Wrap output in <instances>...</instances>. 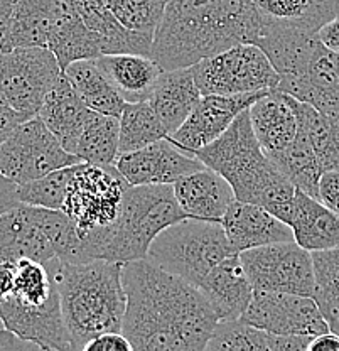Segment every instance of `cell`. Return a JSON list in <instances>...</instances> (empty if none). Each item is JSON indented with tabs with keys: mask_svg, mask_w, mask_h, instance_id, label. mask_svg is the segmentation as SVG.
<instances>
[{
	"mask_svg": "<svg viewBox=\"0 0 339 351\" xmlns=\"http://www.w3.org/2000/svg\"><path fill=\"white\" fill-rule=\"evenodd\" d=\"M127 309L122 332L134 351H201L218 314L198 285L160 269L149 258L122 267Z\"/></svg>",
	"mask_w": 339,
	"mask_h": 351,
	"instance_id": "cell-1",
	"label": "cell"
},
{
	"mask_svg": "<svg viewBox=\"0 0 339 351\" xmlns=\"http://www.w3.org/2000/svg\"><path fill=\"white\" fill-rule=\"evenodd\" d=\"M260 19L251 0H169L151 47L162 69L189 68L240 43H255Z\"/></svg>",
	"mask_w": 339,
	"mask_h": 351,
	"instance_id": "cell-2",
	"label": "cell"
},
{
	"mask_svg": "<svg viewBox=\"0 0 339 351\" xmlns=\"http://www.w3.org/2000/svg\"><path fill=\"white\" fill-rule=\"evenodd\" d=\"M231 184L235 197L260 204L289 223L295 186L280 173L255 135L250 110H243L221 137L192 152Z\"/></svg>",
	"mask_w": 339,
	"mask_h": 351,
	"instance_id": "cell-3",
	"label": "cell"
},
{
	"mask_svg": "<svg viewBox=\"0 0 339 351\" xmlns=\"http://www.w3.org/2000/svg\"><path fill=\"white\" fill-rule=\"evenodd\" d=\"M46 265L56 277L73 350H85L86 343L101 332H122L127 309L122 262L107 258L61 262L53 258Z\"/></svg>",
	"mask_w": 339,
	"mask_h": 351,
	"instance_id": "cell-4",
	"label": "cell"
},
{
	"mask_svg": "<svg viewBox=\"0 0 339 351\" xmlns=\"http://www.w3.org/2000/svg\"><path fill=\"white\" fill-rule=\"evenodd\" d=\"M182 218L188 217L174 196L173 184L129 186L118 218L108 228L81 239L86 261L107 258L125 263L147 258L155 237Z\"/></svg>",
	"mask_w": 339,
	"mask_h": 351,
	"instance_id": "cell-5",
	"label": "cell"
},
{
	"mask_svg": "<svg viewBox=\"0 0 339 351\" xmlns=\"http://www.w3.org/2000/svg\"><path fill=\"white\" fill-rule=\"evenodd\" d=\"M238 252L229 243L221 221L182 218L155 237L147 258L160 269L199 285L216 263Z\"/></svg>",
	"mask_w": 339,
	"mask_h": 351,
	"instance_id": "cell-6",
	"label": "cell"
},
{
	"mask_svg": "<svg viewBox=\"0 0 339 351\" xmlns=\"http://www.w3.org/2000/svg\"><path fill=\"white\" fill-rule=\"evenodd\" d=\"M129 182L113 166L76 164L61 210L71 218L79 237L108 228L122 210Z\"/></svg>",
	"mask_w": 339,
	"mask_h": 351,
	"instance_id": "cell-7",
	"label": "cell"
},
{
	"mask_svg": "<svg viewBox=\"0 0 339 351\" xmlns=\"http://www.w3.org/2000/svg\"><path fill=\"white\" fill-rule=\"evenodd\" d=\"M201 95H240L271 90L280 75L262 47L240 43L191 66Z\"/></svg>",
	"mask_w": 339,
	"mask_h": 351,
	"instance_id": "cell-8",
	"label": "cell"
},
{
	"mask_svg": "<svg viewBox=\"0 0 339 351\" xmlns=\"http://www.w3.org/2000/svg\"><path fill=\"white\" fill-rule=\"evenodd\" d=\"M79 162L38 115L21 122L0 145V173L17 184Z\"/></svg>",
	"mask_w": 339,
	"mask_h": 351,
	"instance_id": "cell-9",
	"label": "cell"
},
{
	"mask_svg": "<svg viewBox=\"0 0 339 351\" xmlns=\"http://www.w3.org/2000/svg\"><path fill=\"white\" fill-rule=\"evenodd\" d=\"M63 73L60 61L46 46L14 47L0 56V91L25 119L39 113L46 95Z\"/></svg>",
	"mask_w": 339,
	"mask_h": 351,
	"instance_id": "cell-10",
	"label": "cell"
},
{
	"mask_svg": "<svg viewBox=\"0 0 339 351\" xmlns=\"http://www.w3.org/2000/svg\"><path fill=\"white\" fill-rule=\"evenodd\" d=\"M243 269L255 291L316 294V270L312 252L297 241L262 245L240 252Z\"/></svg>",
	"mask_w": 339,
	"mask_h": 351,
	"instance_id": "cell-11",
	"label": "cell"
},
{
	"mask_svg": "<svg viewBox=\"0 0 339 351\" xmlns=\"http://www.w3.org/2000/svg\"><path fill=\"white\" fill-rule=\"evenodd\" d=\"M273 335L314 336L331 331L314 298L290 292L253 291L249 307L240 317Z\"/></svg>",
	"mask_w": 339,
	"mask_h": 351,
	"instance_id": "cell-12",
	"label": "cell"
},
{
	"mask_svg": "<svg viewBox=\"0 0 339 351\" xmlns=\"http://www.w3.org/2000/svg\"><path fill=\"white\" fill-rule=\"evenodd\" d=\"M113 166L130 186H149L174 184L182 176L203 169L204 164L166 137L137 151L118 154Z\"/></svg>",
	"mask_w": 339,
	"mask_h": 351,
	"instance_id": "cell-13",
	"label": "cell"
},
{
	"mask_svg": "<svg viewBox=\"0 0 339 351\" xmlns=\"http://www.w3.org/2000/svg\"><path fill=\"white\" fill-rule=\"evenodd\" d=\"M265 91L267 90L240 95H201L194 110L169 138L182 151L192 154L221 137L236 117L250 108Z\"/></svg>",
	"mask_w": 339,
	"mask_h": 351,
	"instance_id": "cell-14",
	"label": "cell"
},
{
	"mask_svg": "<svg viewBox=\"0 0 339 351\" xmlns=\"http://www.w3.org/2000/svg\"><path fill=\"white\" fill-rule=\"evenodd\" d=\"M0 319L3 328L34 343L39 350L75 351L64 323L60 291L42 306L23 304L10 295L0 302Z\"/></svg>",
	"mask_w": 339,
	"mask_h": 351,
	"instance_id": "cell-15",
	"label": "cell"
},
{
	"mask_svg": "<svg viewBox=\"0 0 339 351\" xmlns=\"http://www.w3.org/2000/svg\"><path fill=\"white\" fill-rule=\"evenodd\" d=\"M277 88L321 112L339 115V54L317 39L307 64L297 75L280 78Z\"/></svg>",
	"mask_w": 339,
	"mask_h": 351,
	"instance_id": "cell-16",
	"label": "cell"
},
{
	"mask_svg": "<svg viewBox=\"0 0 339 351\" xmlns=\"http://www.w3.org/2000/svg\"><path fill=\"white\" fill-rule=\"evenodd\" d=\"M23 258L47 263L56 252L41 225L39 208L21 203L0 213V262Z\"/></svg>",
	"mask_w": 339,
	"mask_h": 351,
	"instance_id": "cell-17",
	"label": "cell"
},
{
	"mask_svg": "<svg viewBox=\"0 0 339 351\" xmlns=\"http://www.w3.org/2000/svg\"><path fill=\"white\" fill-rule=\"evenodd\" d=\"M226 237L236 252L262 245L292 241L294 232L289 223L255 203L235 199L221 218Z\"/></svg>",
	"mask_w": 339,
	"mask_h": 351,
	"instance_id": "cell-18",
	"label": "cell"
},
{
	"mask_svg": "<svg viewBox=\"0 0 339 351\" xmlns=\"http://www.w3.org/2000/svg\"><path fill=\"white\" fill-rule=\"evenodd\" d=\"M173 188L181 210L192 218L221 221L229 204L236 199L231 184L206 166L182 176Z\"/></svg>",
	"mask_w": 339,
	"mask_h": 351,
	"instance_id": "cell-19",
	"label": "cell"
},
{
	"mask_svg": "<svg viewBox=\"0 0 339 351\" xmlns=\"http://www.w3.org/2000/svg\"><path fill=\"white\" fill-rule=\"evenodd\" d=\"M220 321L240 319L253 298V285L243 269L240 254H233L213 267L198 285Z\"/></svg>",
	"mask_w": 339,
	"mask_h": 351,
	"instance_id": "cell-20",
	"label": "cell"
},
{
	"mask_svg": "<svg viewBox=\"0 0 339 351\" xmlns=\"http://www.w3.org/2000/svg\"><path fill=\"white\" fill-rule=\"evenodd\" d=\"M249 110L251 127L267 156L284 151L292 144L299 122L289 93L271 88Z\"/></svg>",
	"mask_w": 339,
	"mask_h": 351,
	"instance_id": "cell-21",
	"label": "cell"
},
{
	"mask_svg": "<svg viewBox=\"0 0 339 351\" xmlns=\"http://www.w3.org/2000/svg\"><path fill=\"white\" fill-rule=\"evenodd\" d=\"M251 3L260 29L316 34L326 22L339 16V0H251Z\"/></svg>",
	"mask_w": 339,
	"mask_h": 351,
	"instance_id": "cell-22",
	"label": "cell"
},
{
	"mask_svg": "<svg viewBox=\"0 0 339 351\" xmlns=\"http://www.w3.org/2000/svg\"><path fill=\"white\" fill-rule=\"evenodd\" d=\"M47 47L53 51L63 69L75 61L101 56L100 46L83 21L75 0H56Z\"/></svg>",
	"mask_w": 339,
	"mask_h": 351,
	"instance_id": "cell-23",
	"label": "cell"
},
{
	"mask_svg": "<svg viewBox=\"0 0 339 351\" xmlns=\"http://www.w3.org/2000/svg\"><path fill=\"white\" fill-rule=\"evenodd\" d=\"M201 98L191 66L189 68L164 69L149 97V104L166 127L167 134H174L194 110Z\"/></svg>",
	"mask_w": 339,
	"mask_h": 351,
	"instance_id": "cell-24",
	"label": "cell"
},
{
	"mask_svg": "<svg viewBox=\"0 0 339 351\" xmlns=\"http://www.w3.org/2000/svg\"><path fill=\"white\" fill-rule=\"evenodd\" d=\"M91 112L93 110L76 93L75 88L68 82L66 75L61 73L56 85L46 95L38 117L46 123L47 129L60 138L66 151L75 152L76 142Z\"/></svg>",
	"mask_w": 339,
	"mask_h": 351,
	"instance_id": "cell-25",
	"label": "cell"
},
{
	"mask_svg": "<svg viewBox=\"0 0 339 351\" xmlns=\"http://www.w3.org/2000/svg\"><path fill=\"white\" fill-rule=\"evenodd\" d=\"M95 63L125 101L149 100L164 71L147 54H101L95 58Z\"/></svg>",
	"mask_w": 339,
	"mask_h": 351,
	"instance_id": "cell-26",
	"label": "cell"
},
{
	"mask_svg": "<svg viewBox=\"0 0 339 351\" xmlns=\"http://www.w3.org/2000/svg\"><path fill=\"white\" fill-rule=\"evenodd\" d=\"M289 225L294 240L305 250L323 252L339 247V215L301 189H295Z\"/></svg>",
	"mask_w": 339,
	"mask_h": 351,
	"instance_id": "cell-27",
	"label": "cell"
},
{
	"mask_svg": "<svg viewBox=\"0 0 339 351\" xmlns=\"http://www.w3.org/2000/svg\"><path fill=\"white\" fill-rule=\"evenodd\" d=\"M312 336L273 335L242 319L218 321L206 350L245 351H307Z\"/></svg>",
	"mask_w": 339,
	"mask_h": 351,
	"instance_id": "cell-28",
	"label": "cell"
},
{
	"mask_svg": "<svg viewBox=\"0 0 339 351\" xmlns=\"http://www.w3.org/2000/svg\"><path fill=\"white\" fill-rule=\"evenodd\" d=\"M83 21L93 32L101 54H147L151 56L152 39L129 31L110 12L103 0H75Z\"/></svg>",
	"mask_w": 339,
	"mask_h": 351,
	"instance_id": "cell-29",
	"label": "cell"
},
{
	"mask_svg": "<svg viewBox=\"0 0 339 351\" xmlns=\"http://www.w3.org/2000/svg\"><path fill=\"white\" fill-rule=\"evenodd\" d=\"M68 82L95 112L120 117L127 101L101 73L95 60H79L63 69Z\"/></svg>",
	"mask_w": 339,
	"mask_h": 351,
	"instance_id": "cell-30",
	"label": "cell"
},
{
	"mask_svg": "<svg viewBox=\"0 0 339 351\" xmlns=\"http://www.w3.org/2000/svg\"><path fill=\"white\" fill-rule=\"evenodd\" d=\"M292 97V95H290ZM299 127L311 141L323 171L339 169V115L321 112L292 97Z\"/></svg>",
	"mask_w": 339,
	"mask_h": 351,
	"instance_id": "cell-31",
	"label": "cell"
},
{
	"mask_svg": "<svg viewBox=\"0 0 339 351\" xmlns=\"http://www.w3.org/2000/svg\"><path fill=\"white\" fill-rule=\"evenodd\" d=\"M120 145V119L105 115L100 112H91L90 119L83 127L81 135L75 147V156L81 162L112 166L118 157Z\"/></svg>",
	"mask_w": 339,
	"mask_h": 351,
	"instance_id": "cell-32",
	"label": "cell"
},
{
	"mask_svg": "<svg viewBox=\"0 0 339 351\" xmlns=\"http://www.w3.org/2000/svg\"><path fill=\"white\" fill-rule=\"evenodd\" d=\"M268 157L295 188L317 199V184L324 171L312 149L311 141L301 127L292 144L287 145L284 151L271 154Z\"/></svg>",
	"mask_w": 339,
	"mask_h": 351,
	"instance_id": "cell-33",
	"label": "cell"
},
{
	"mask_svg": "<svg viewBox=\"0 0 339 351\" xmlns=\"http://www.w3.org/2000/svg\"><path fill=\"white\" fill-rule=\"evenodd\" d=\"M56 0H19L10 22L9 46H46Z\"/></svg>",
	"mask_w": 339,
	"mask_h": 351,
	"instance_id": "cell-34",
	"label": "cell"
},
{
	"mask_svg": "<svg viewBox=\"0 0 339 351\" xmlns=\"http://www.w3.org/2000/svg\"><path fill=\"white\" fill-rule=\"evenodd\" d=\"M120 119V154L132 152L169 137L166 127L147 100L127 101Z\"/></svg>",
	"mask_w": 339,
	"mask_h": 351,
	"instance_id": "cell-35",
	"label": "cell"
},
{
	"mask_svg": "<svg viewBox=\"0 0 339 351\" xmlns=\"http://www.w3.org/2000/svg\"><path fill=\"white\" fill-rule=\"evenodd\" d=\"M316 270L314 299L323 311L331 331L339 335V247L312 252Z\"/></svg>",
	"mask_w": 339,
	"mask_h": 351,
	"instance_id": "cell-36",
	"label": "cell"
},
{
	"mask_svg": "<svg viewBox=\"0 0 339 351\" xmlns=\"http://www.w3.org/2000/svg\"><path fill=\"white\" fill-rule=\"evenodd\" d=\"M58 282L46 263L23 258L16 262V282L12 298L27 306H42L58 294Z\"/></svg>",
	"mask_w": 339,
	"mask_h": 351,
	"instance_id": "cell-37",
	"label": "cell"
},
{
	"mask_svg": "<svg viewBox=\"0 0 339 351\" xmlns=\"http://www.w3.org/2000/svg\"><path fill=\"white\" fill-rule=\"evenodd\" d=\"M120 24L154 41L169 0H103Z\"/></svg>",
	"mask_w": 339,
	"mask_h": 351,
	"instance_id": "cell-38",
	"label": "cell"
},
{
	"mask_svg": "<svg viewBox=\"0 0 339 351\" xmlns=\"http://www.w3.org/2000/svg\"><path fill=\"white\" fill-rule=\"evenodd\" d=\"M75 166L61 167L53 173L42 176V178L32 179L17 186V196L19 201L31 206L49 208V210H61L66 199L68 186L75 174Z\"/></svg>",
	"mask_w": 339,
	"mask_h": 351,
	"instance_id": "cell-39",
	"label": "cell"
},
{
	"mask_svg": "<svg viewBox=\"0 0 339 351\" xmlns=\"http://www.w3.org/2000/svg\"><path fill=\"white\" fill-rule=\"evenodd\" d=\"M317 199L339 215V169H327L321 174L317 184Z\"/></svg>",
	"mask_w": 339,
	"mask_h": 351,
	"instance_id": "cell-40",
	"label": "cell"
},
{
	"mask_svg": "<svg viewBox=\"0 0 339 351\" xmlns=\"http://www.w3.org/2000/svg\"><path fill=\"white\" fill-rule=\"evenodd\" d=\"M85 351H134V348L123 332L108 331L90 339L85 345Z\"/></svg>",
	"mask_w": 339,
	"mask_h": 351,
	"instance_id": "cell-41",
	"label": "cell"
},
{
	"mask_svg": "<svg viewBox=\"0 0 339 351\" xmlns=\"http://www.w3.org/2000/svg\"><path fill=\"white\" fill-rule=\"evenodd\" d=\"M27 120L23 113L14 110L5 100V97L0 91V145L10 135V132L16 129L21 122Z\"/></svg>",
	"mask_w": 339,
	"mask_h": 351,
	"instance_id": "cell-42",
	"label": "cell"
},
{
	"mask_svg": "<svg viewBox=\"0 0 339 351\" xmlns=\"http://www.w3.org/2000/svg\"><path fill=\"white\" fill-rule=\"evenodd\" d=\"M17 186H19L17 182L0 173V213L21 204L19 196H17Z\"/></svg>",
	"mask_w": 339,
	"mask_h": 351,
	"instance_id": "cell-43",
	"label": "cell"
},
{
	"mask_svg": "<svg viewBox=\"0 0 339 351\" xmlns=\"http://www.w3.org/2000/svg\"><path fill=\"white\" fill-rule=\"evenodd\" d=\"M316 38L333 53L339 54V16L331 19L316 32Z\"/></svg>",
	"mask_w": 339,
	"mask_h": 351,
	"instance_id": "cell-44",
	"label": "cell"
},
{
	"mask_svg": "<svg viewBox=\"0 0 339 351\" xmlns=\"http://www.w3.org/2000/svg\"><path fill=\"white\" fill-rule=\"evenodd\" d=\"M16 282V263L0 262V302L10 298Z\"/></svg>",
	"mask_w": 339,
	"mask_h": 351,
	"instance_id": "cell-45",
	"label": "cell"
},
{
	"mask_svg": "<svg viewBox=\"0 0 339 351\" xmlns=\"http://www.w3.org/2000/svg\"><path fill=\"white\" fill-rule=\"evenodd\" d=\"M307 351H339V335L334 331L317 335L309 343Z\"/></svg>",
	"mask_w": 339,
	"mask_h": 351,
	"instance_id": "cell-46",
	"label": "cell"
},
{
	"mask_svg": "<svg viewBox=\"0 0 339 351\" xmlns=\"http://www.w3.org/2000/svg\"><path fill=\"white\" fill-rule=\"evenodd\" d=\"M0 350H39L34 343H29L25 339L14 335L9 329H0Z\"/></svg>",
	"mask_w": 339,
	"mask_h": 351,
	"instance_id": "cell-47",
	"label": "cell"
},
{
	"mask_svg": "<svg viewBox=\"0 0 339 351\" xmlns=\"http://www.w3.org/2000/svg\"><path fill=\"white\" fill-rule=\"evenodd\" d=\"M3 328V323H2V319H0V329H2Z\"/></svg>",
	"mask_w": 339,
	"mask_h": 351,
	"instance_id": "cell-48",
	"label": "cell"
},
{
	"mask_svg": "<svg viewBox=\"0 0 339 351\" xmlns=\"http://www.w3.org/2000/svg\"><path fill=\"white\" fill-rule=\"evenodd\" d=\"M0 56H2V51H0Z\"/></svg>",
	"mask_w": 339,
	"mask_h": 351,
	"instance_id": "cell-49",
	"label": "cell"
}]
</instances>
